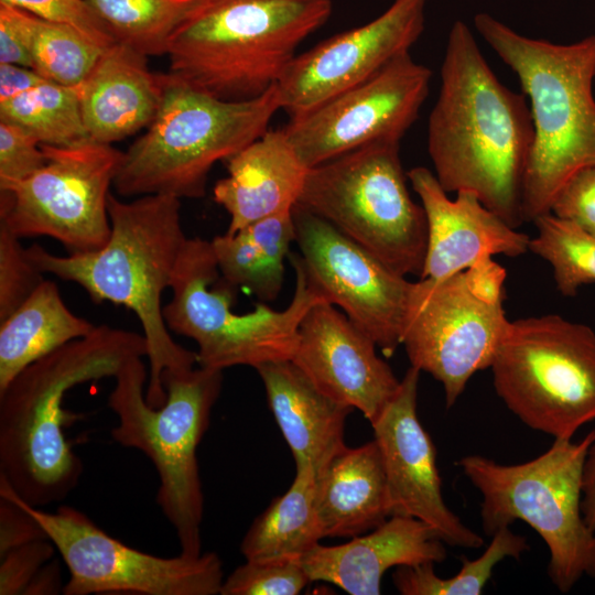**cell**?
I'll return each mask as SVG.
<instances>
[{"label":"cell","instance_id":"1","mask_svg":"<svg viewBox=\"0 0 595 595\" xmlns=\"http://www.w3.org/2000/svg\"><path fill=\"white\" fill-rule=\"evenodd\" d=\"M533 140L526 95L498 79L469 26L455 21L428 123V151L439 183L447 193H474L518 228L524 223L523 183Z\"/></svg>","mask_w":595,"mask_h":595},{"label":"cell","instance_id":"2","mask_svg":"<svg viewBox=\"0 0 595 595\" xmlns=\"http://www.w3.org/2000/svg\"><path fill=\"white\" fill-rule=\"evenodd\" d=\"M147 354L143 334L98 325L20 371L0 390V479L33 507L64 500L84 470L64 433L77 419L66 393Z\"/></svg>","mask_w":595,"mask_h":595},{"label":"cell","instance_id":"3","mask_svg":"<svg viewBox=\"0 0 595 595\" xmlns=\"http://www.w3.org/2000/svg\"><path fill=\"white\" fill-rule=\"evenodd\" d=\"M180 201L164 194L122 201L110 192L111 231L102 248L67 256H55L37 244L26 248L43 273L77 283L91 300L125 305L137 315L148 347L145 399L155 408L166 399L163 371L191 370L197 364L196 353L172 338L161 303L187 240Z\"/></svg>","mask_w":595,"mask_h":595},{"label":"cell","instance_id":"4","mask_svg":"<svg viewBox=\"0 0 595 595\" xmlns=\"http://www.w3.org/2000/svg\"><path fill=\"white\" fill-rule=\"evenodd\" d=\"M478 34L517 75L530 102L534 140L522 197L524 221L551 212L576 172L595 166V34L570 44L532 39L495 17L474 18Z\"/></svg>","mask_w":595,"mask_h":595},{"label":"cell","instance_id":"5","mask_svg":"<svg viewBox=\"0 0 595 595\" xmlns=\"http://www.w3.org/2000/svg\"><path fill=\"white\" fill-rule=\"evenodd\" d=\"M332 8V0H197L170 39L169 74L219 99L259 97Z\"/></svg>","mask_w":595,"mask_h":595},{"label":"cell","instance_id":"6","mask_svg":"<svg viewBox=\"0 0 595 595\" xmlns=\"http://www.w3.org/2000/svg\"><path fill=\"white\" fill-rule=\"evenodd\" d=\"M148 378L140 357L127 361L116 375L108 407L118 421L110 435L152 462L160 479L156 504L176 532L180 553L198 556L204 496L197 447L221 391L223 370L199 366L163 371L166 399L158 408L145 399Z\"/></svg>","mask_w":595,"mask_h":595},{"label":"cell","instance_id":"7","mask_svg":"<svg viewBox=\"0 0 595 595\" xmlns=\"http://www.w3.org/2000/svg\"><path fill=\"white\" fill-rule=\"evenodd\" d=\"M279 109L275 85L259 97L229 101L167 73L159 109L123 152L113 187L123 197L201 198L214 164L260 138Z\"/></svg>","mask_w":595,"mask_h":595},{"label":"cell","instance_id":"8","mask_svg":"<svg viewBox=\"0 0 595 595\" xmlns=\"http://www.w3.org/2000/svg\"><path fill=\"white\" fill-rule=\"evenodd\" d=\"M595 430L581 441L554 440L540 456L505 465L482 455L455 464L480 493L483 530L493 536L516 520L545 542L552 584L569 593L583 578H595V530L582 512L583 469Z\"/></svg>","mask_w":595,"mask_h":595},{"label":"cell","instance_id":"9","mask_svg":"<svg viewBox=\"0 0 595 595\" xmlns=\"http://www.w3.org/2000/svg\"><path fill=\"white\" fill-rule=\"evenodd\" d=\"M288 257L295 272L290 304L275 311L259 303L253 311L238 314L231 310L238 288L221 275L212 241L187 238L163 317L170 332L196 343L198 366L256 368L267 361L292 359L302 318L314 304L326 300L309 281L298 253Z\"/></svg>","mask_w":595,"mask_h":595},{"label":"cell","instance_id":"10","mask_svg":"<svg viewBox=\"0 0 595 595\" xmlns=\"http://www.w3.org/2000/svg\"><path fill=\"white\" fill-rule=\"evenodd\" d=\"M400 141H376L309 169L298 205L332 224L396 273L421 277L428 245Z\"/></svg>","mask_w":595,"mask_h":595},{"label":"cell","instance_id":"11","mask_svg":"<svg viewBox=\"0 0 595 595\" xmlns=\"http://www.w3.org/2000/svg\"><path fill=\"white\" fill-rule=\"evenodd\" d=\"M506 407L527 426L572 440L595 420V332L558 314L509 323L490 365Z\"/></svg>","mask_w":595,"mask_h":595},{"label":"cell","instance_id":"12","mask_svg":"<svg viewBox=\"0 0 595 595\" xmlns=\"http://www.w3.org/2000/svg\"><path fill=\"white\" fill-rule=\"evenodd\" d=\"M506 270L493 257L440 281L414 282L401 345L411 366L442 383L447 408L490 367L509 326Z\"/></svg>","mask_w":595,"mask_h":595},{"label":"cell","instance_id":"13","mask_svg":"<svg viewBox=\"0 0 595 595\" xmlns=\"http://www.w3.org/2000/svg\"><path fill=\"white\" fill-rule=\"evenodd\" d=\"M41 147L45 164L0 190V223L19 238L51 237L68 253L99 250L110 237L108 196L123 152L93 141Z\"/></svg>","mask_w":595,"mask_h":595},{"label":"cell","instance_id":"14","mask_svg":"<svg viewBox=\"0 0 595 595\" xmlns=\"http://www.w3.org/2000/svg\"><path fill=\"white\" fill-rule=\"evenodd\" d=\"M11 491L40 523L66 564L69 578L63 586L65 595L220 594L225 580L223 564L214 552L198 556L180 553L172 558L150 554L109 536L76 508L61 505L54 512H47Z\"/></svg>","mask_w":595,"mask_h":595},{"label":"cell","instance_id":"15","mask_svg":"<svg viewBox=\"0 0 595 595\" xmlns=\"http://www.w3.org/2000/svg\"><path fill=\"white\" fill-rule=\"evenodd\" d=\"M292 215L298 257L309 281L392 356L401 345L414 282L302 206L295 204Z\"/></svg>","mask_w":595,"mask_h":595},{"label":"cell","instance_id":"16","mask_svg":"<svg viewBox=\"0 0 595 595\" xmlns=\"http://www.w3.org/2000/svg\"><path fill=\"white\" fill-rule=\"evenodd\" d=\"M432 71L401 54L378 73L290 119L283 130L309 169L366 144L400 141L418 118Z\"/></svg>","mask_w":595,"mask_h":595},{"label":"cell","instance_id":"17","mask_svg":"<svg viewBox=\"0 0 595 595\" xmlns=\"http://www.w3.org/2000/svg\"><path fill=\"white\" fill-rule=\"evenodd\" d=\"M428 0H393L370 22L295 55L275 84L280 109L300 117L410 52L424 30Z\"/></svg>","mask_w":595,"mask_h":595},{"label":"cell","instance_id":"18","mask_svg":"<svg viewBox=\"0 0 595 595\" xmlns=\"http://www.w3.org/2000/svg\"><path fill=\"white\" fill-rule=\"evenodd\" d=\"M420 370L411 366L393 398L370 424L385 468L391 516L430 526L452 547L478 549L480 534L447 507L436 465V450L416 413Z\"/></svg>","mask_w":595,"mask_h":595},{"label":"cell","instance_id":"19","mask_svg":"<svg viewBox=\"0 0 595 595\" xmlns=\"http://www.w3.org/2000/svg\"><path fill=\"white\" fill-rule=\"evenodd\" d=\"M376 347L345 313L323 301L302 318L292 361L322 392L358 409L371 423L401 381L377 355Z\"/></svg>","mask_w":595,"mask_h":595},{"label":"cell","instance_id":"20","mask_svg":"<svg viewBox=\"0 0 595 595\" xmlns=\"http://www.w3.org/2000/svg\"><path fill=\"white\" fill-rule=\"evenodd\" d=\"M428 221V245L419 279L440 281L496 255L518 257L530 237L511 227L470 192L451 199L434 173L423 166L407 172Z\"/></svg>","mask_w":595,"mask_h":595},{"label":"cell","instance_id":"21","mask_svg":"<svg viewBox=\"0 0 595 595\" xmlns=\"http://www.w3.org/2000/svg\"><path fill=\"white\" fill-rule=\"evenodd\" d=\"M444 542L426 523L391 516L365 536L338 545H315L301 562L311 582L334 584L350 595H378L390 567L440 563Z\"/></svg>","mask_w":595,"mask_h":595},{"label":"cell","instance_id":"22","mask_svg":"<svg viewBox=\"0 0 595 595\" xmlns=\"http://www.w3.org/2000/svg\"><path fill=\"white\" fill-rule=\"evenodd\" d=\"M148 56L116 42L106 47L78 85L83 121L90 141L111 144L153 120L165 75L153 74Z\"/></svg>","mask_w":595,"mask_h":595},{"label":"cell","instance_id":"23","mask_svg":"<svg viewBox=\"0 0 595 595\" xmlns=\"http://www.w3.org/2000/svg\"><path fill=\"white\" fill-rule=\"evenodd\" d=\"M226 162L228 175L215 184L213 196L230 216L227 234L292 209L309 172L283 128L268 129Z\"/></svg>","mask_w":595,"mask_h":595},{"label":"cell","instance_id":"24","mask_svg":"<svg viewBox=\"0 0 595 595\" xmlns=\"http://www.w3.org/2000/svg\"><path fill=\"white\" fill-rule=\"evenodd\" d=\"M255 369L295 466H310L317 476L346 446L345 422L354 409L322 392L292 359L267 361Z\"/></svg>","mask_w":595,"mask_h":595},{"label":"cell","instance_id":"25","mask_svg":"<svg viewBox=\"0 0 595 595\" xmlns=\"http://www.w3.org/2000/svg\"><path fill=\"white\" fill-rule=\"evenodd\" d=\"M315 509L323 538H354L391 517L377 443L345 446L316 476Z\"/></svg>","mask_w":595,"mask_h":595},{"label":"cell","instance_id":"26","mask_svg":"<svg viewBox=\"0 0 595 595\" xmlns=\"http://www.w3.org/2000/svg\"><path fill=\"white\" fill-rule=\"evenodd\" d=\"M95 328L66 306L55 282L44 280L0 322V390L32 363Z\"/></svg>","mask_w":595,"mask_h":595},{"label":"cell","instance_id":"27","mask_svg":"<svg viewBox=\"0 0 595 595\" xmlns=\"http://www.w3.org/2000/svg\"><path fill=\"white\" fill-rule=\"evenodd\" d=\"M292 209L212 240L221 275L262 303L274 301L282 289L284 259L295 241Z\"/></svg>","mask_w":595,"mask_h":595},{"label":"cell","instance_id":"28","mask_svg":"<svg viewBox=\"0 0 595 595\" xmlns=\"http://www.w3.org/2000/svg\"><path fill=\"white\" fill-rule=\"evenodd\" d=\"M315 484L312 467L295 466L290 488L272 500L244 536L240 551L246 561L301 560L320 543Z\"/></svg>","mask_w":595,"mask_h":595},{"label":"cell","instance_id":"29","mask_svg":"<svg viewBox=\"0 0 595 595\" xmlns=\"http://www.w3.org/2000/svg\"><path fill=\"white\" fill-rule=\"evenodd\" d=\"M0 121L28 130L42 144L72 147L90 141L83 121L78 86L45 79L1 101Z\"/></svg>","mask_w":595,"mask_h":595},{"label":"cell","instance_id":"30","mask_svg":"<svg viewBox=\"0 0 595 595\" xmlns=\"http://www.w3.org/2000/svg\"><path fill=\"white\" fill-rule=\"evenodd\" d=\"M113 39L145 55L166 54L170 39L197 0H85Z\"/></svg>","mask_w":595,"mask_h":595},{"label":"cell","instance_id":"31","mask_svg":"<svg viewBox=\"0 0 595 595\" xmlns=\"http://www.w3.org/2000/svg\"><path fill=\"white\" fill-rule=\"evenodd\" d=\"M528 549L526 537L504 527L491 536L479 558H462L461 570L448 578L436 575L435 563L424 562L398 566L392 581L402 595H480L499 562L507 558L519 559Z\"/></svg>","mask_w":595,"mask_h":595},{"label":"cell","instance_id":"32","mask_svg":"<svg viewBox=\"0 0 595 595\" xmlns=\"http://www.w3.org/2000/svg\"><path fill=\"white\" fill-rule=\"evenodd\" d=\"M537 235L529 250L552 268L554 282L564 296H574L580 286L595 282V236L552 213L534 219Z\"/></svg>","mask_w":595,"mask_h":595},{"label":"cell","instance_id":"33","mask_svg":"<svg viewBox=\"0 0 595 595\" xmlns=\"http://www.w3.org/2000/svg\"><path fill=\"white\" fill-rule=\"evenodd\" d=\"M104 50L76 29L31 13L32 68L47 80L80 85Z\"/></svg>","mask_w":595,"mask_h":595},{"label":"cell","instance_id":"34","mask_svg":"<svg viewBox=\"0 0 595 595\" xmlns=\"http://www.w3.org/2000/svg\"><path fill=\"white\" fill-rule=\"evenodd\" d=\"M311 580L298 559L246 561L225 580L221 595H298Z\"/></svg>","mask_w":595,"mask_h":595},{"label":"cell","instance_id":"35","mask_svg":"<svg viewBox=\"0 0 595 595\" xmlns=\"http://www.w3.org/2000/svg\"><path fill=\"white\" fill-rule=\"evenodd\" d=\"M20 239L0 223V322L10 316L45 280Z\"/></svg>","mask_w":595,"mask_h":595},{"label":"cell","instance_id":"36","mask_svg":"<svg viewBox=\"0 0 595 595\" xmlns=\"http://www.w3.org/2000/svg\"><path fill=\"white\" fill-rule=\"evenodd\" d=\"M43 20L69 25L106 48L117 41L85 0H0Z\"/></svg>","mask_w":595,"mask_h":595},{"label":"cell","instance_id":"37","mask_svg":"<svg viewBox=\"0 0 595 595\" xmlns=\"http://www.w3.org/2000/svg\"><path fill=\"white\" fill-rule=\"evenodd\" d=\"M41 144L28 130L0 121V190L29 177L45 164Z\"/></svg>","mask_w":595,"mask_h":595},{"label":"cell","instance_id":"38","mask_svg":"<svg viewBox=\"0 0 595 595\" xmlns=\"http://www.w3.org/2000/svg\"><path fill=\"white\" fill-rule=\"evenodd\" d=\"M56 551L53 542L36 539L0 554V595H25Z\"/></svg>","mask_w":595,"mask_h":595},{"label":"cell","instance_id":"39","mask_svg":"<svg viewBox=\"0 0 595 595\" xmlns=\"http://www.w3.org/2000/svg\"><path fill=\"white\" fill-rule=\"evenodd\" d=\"M550 213L595 236V166L585 167L566 181Z\"/></svg>","mask_w":595,"mask_h":595},{"label":"cell","instance_id":"40","mask_svg":"<svg viewBox=\"0 0 595 595\" xmlns=\"http://www.w3.org/2000/svg\"><path fill=\"white\" fill-rule=\"evenodd\" d=\"M0 63L32 68L31 13L1 1Z\"/></svg>","mask_w":595,"mask_h":595},{"label":"cell","instance_id":"41","mask_svg":"<svg viewBox=\"0 0 595 595\" xmlns=\"http://www.w3.org/2000/svg\"><path fill=\"white\" fill-rule=\"evenodd\" d=\"M45 80L31 67L0 63V102L13 98Z\"/></svg>","mask_w":595,"mask_h":595},{"label":"cell","instance_id":"42","mask_svg":"<svg viewBox=\"0 0 595 595\" xmlns=\"http://www.w3.org/2000/svg\"><path fill=\"white\" fill-rule=\"evenodd\" d=\"M582 512L588 527L595 530V435L584 462Z\"/></svg>","mask_w":595,"mask_h":595}]
</instances>
